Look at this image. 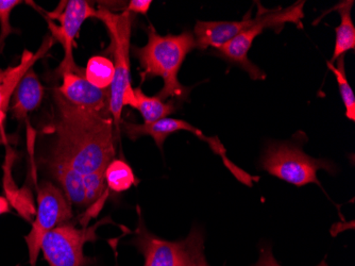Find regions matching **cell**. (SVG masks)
Returning <instances> with one entry per match:
<instances>
[{
    "label": "cell",
    "mask_w": 355,
    "mask_h": 266,
    "mask_svg": "<svg viewBox=\"0 0 355 266\" xmlns=\"http://www.w3.org/2000/svg\"><path fill=\"white\" fill-rule=\"evenodd\" d=\"M114 76V63L103 56L92 57L87 62V69H85V79L97 89H110Z\"/></svg>",
    "instance_id": "obj_19"
},
{
    "label": "cell",
    "mask_w": 355,
    "mask_h": 266,
    "mask_svg": "<svg viewBox=\"0 0 355 266\" xmlns=\"http://www.w3.org/2000/svg\"><path fill=\"white\" fill-rule=\"evenodd\" d=\"M35 219L25 241L29 253L30 266H37L42 241L51 230L67 224L73 217L71 203L61 189L44 181L37 188Z\"/></svg>",
    "instance_id": "obj_6"
},
{
    "label": "cell",
    "mask_w": 355,
    "mask_h": 266,
    "mask_svg": "<svg viewBox=\"0 0 355 266\" xmlns=\"http://www.w3.org/2000/svg\"><path fill=\"white\" fill-rule=\"evenodd\" d=\"M260 167L269 175L296 187L315 183L321 189L317 172L324 169L331 175L336 172L332 162L310 157L301 146L292 142H269L261 157Z\"/></svg>",
    "instance_id": "obj_5"
},
{
    "label": "cell",
    "mask_w": 355,
    "mask_h": 266,
    "mask_svg": "<svg viewBox=\"0 0 355 266\" xmlns=\"http://www.w3.org/2000/svg\"><path fill=\"white\" fill-rule=\"evenodd\" d=\"M257 16L251 17V11L245 15L241 21L205 22L198 21L195 26V42L196 48L205 51L209 47L219 49L231 40L246 31L257 24Z\"/></svg>",
    "instance_id": "obj_12"
},
{
    "label": "cell",
    "mask_w": 355,
    "mask_h": 266,
    "mask_svg": "<svg viewBox=\"0 0 355 266\" xmlns=\"http://www.w3.org/2000/svg\"><path fill=\"white\" fill-rule=\"evenodd\" d=\"M327 65L336 78L338 90H340L343 103H344L345 109H346L347 119H350L351 122H355V97L346 75L345 56L340 57V59H337V67H335L334 64L330 63L329 61L327 62Z\"/></svg>",
    "instance_id": "obj_20"
},
{
    "label": "cell",
    "mask_w": 355,
    "mask_h": 266,
    "mask_svg": "<svg viewBox=\"0 0 355 266\" xmlns=\"http://www.w3.org/2000/svg\"><path fill=\"white\" fill-rule=\"evenodd\" d=\"M252 266H282L278 263L276 258L273 256L271 247L269 245L263 246L260 251V257L257 263Z\"/></svg>",
    "instance_id": "obj_23"
},
{
    "label": "cell",
    "mask_w": 355,
    "mask_h": 266,
    "mask_svg": "<svg viewBox=\"0 0 355 266\" xmlns=\"http://www.w3.org/2000/svg\"><path fill=\"white\" fill-rule=\"evenodd\" d=\"M304 1H297L291 7L277 8L269 10L263 8L260 3H257V22L254 26L241 32L234 39L223 47L216 49L215 53L223 59L227 60L229 63L235 64L241 69L248 73L252 80H264L266 78L264 72L249 60L248 53L252 47L255 38L262 35L266 29H275L280 32L286 24H296L301 27V19H303V8Z\"/></svg>",
    "instance_id": "obj_4"
},
{
    "label": "cell",
    "mask_w": 355,
    "mask_h": 266,
    "mask_svg": "<svg viewBox=\"0 0 355 266\" xmlns=\"http://www.w3.org/2000/svg\"><path fill=\"white\" fill-rule=\"evenodd\" d=\"M55 103L57 139L47 164L73 169L85 181L89 176L105 174L115 157L113 119L71 105L57 90Z\"/></svg>",
    "instance_id": "obj_1"
},
{
    "label": "cell",
    "mask_w": 355,
    "mask_h": 266,
    "mask_svg": "<svg viewBox=\"0 0 355 266\" xmlns=\"http://www.w3.org/2000/svg\"><path fill=\"white\" fill-rule=\"evenodd\" d=\"M189 233L191 235V266H209L205 260V235L202 230L193 227Z\"/></svg>",
    "instance_id": "obj_22"
},
{
    "label": "cell",
    "mask_w": 355,
    "mask_h": 266,
    "mask_svg": "<svg viewBox=\"0 0 355 266\" xmlns=\"http://www.w3.org/2000/svg\"><path fill=\"white\" fill-rule=\"evenodd\" d=\"M96 19H101L111 39V51L113 53V63L115 67V76L110 91L111 103L110 111L114 123L117 135L121 130V113L123 109V98L132 92L130 72V40L132 32L135 14L123 11L121 13H113L105 8L96 10Z\"/></svg>",
    "instance_id": "obj_3"
},
{
    "label": "cell",
    "mask_w": 355,
    "mask_h": 266,
    "mask_svg": "<svg viewBox=\"0 0 355 266\" xmlns=\"http://www.w3.org/2000/svg\"><path fill=\"white\" fill-rule=\"evenodd\" d=\"M14 153L11 149H7V158L5 163V189L7 193V199L9 201L11 207L19 210V214L25 217L27 221L31 219L32 215L35 214V209L33 208L31 195L29 190H16L15 185L12 183L11 166L13 164Z\"/></svg>",
    "instance_id": "obj_17"
},
{
    "label": "cell",
    "mask_w": 355,
    "mask_h": 266,
    "mask_svg": "<svg viewBox=\"0 0 355 266\" xmlns=\"http://www.w3.org/2000/svg\"><path fill=\"white\" fill-rule=\"evenodd\" d=\"M148 42L144 47L133 46L135 57L141 66V82L155 77L162 78L164 85L157 97L166 101L177 98L187 101L189 88L181 85L178 79L179 71L187 56L196 48L195 37L191 31H184L179 35H159L153 25L147 28Z\"/></svg>",
    "instance_id": "obj_2"
},
{
    "label": "cell",
    "mask_w": 355,
    "mask_h": 266,
    "mask_svg": "<svg viewBox=\"0 0 355 266\" xmlns=\"http://www.w3.org/2000/svg\"><path fill=\"white\" fill-rule=\"evenodd\" d=\"M103 222L93 227L77 228L63 224L51 230L42 241L41 251L49 266H89L94 263L85 257L83 247L87 242L98 239L96 229Z\"/></svg>",
    "instance_id": "obj_7"
},
{
    "label": "cell",
    "mask_w": 355,
    "mask_h": 266,
    "mask_svg": "<svg viewBox=\"0 0 355 266\" xmlns=\"http://www.w3.org/2000/svg\"><path fill=\"white\" fill-rule=\"evenodd\" d=\"M151 3H153L151 0H131L128 3L127 9L125 11L130 12L135 15V14L146 15L147 12L150 9Z\"/></svg>",
    "instance_id": "obj_24"
},
{
    "label": "cell",
    "mask_w": 355,
    "mask_h": 266,
    "mask_svg": "<svg viewBox=\"0 0 355 266\" xmlns=\"http://www.w3.org/2000/svg\"><path fill=\"white\" fill-rule=\"evenodd\" d=\"M121 128H123L125 135L129 139L132 140V141H135V140L139 139V138L144 137V135H149V137L155 140V144H157V147L161 151H163L164 142L166 141L169 135L178 131L191 132L193 135L198 137L201 141L207 142L211 149L223 158V163H225V165L228 169L232 166V162L227 158L225 147H223L221 142L219 141L218 138L207 137L200 129L193 127V125L183 121V119L166 117V119H159V121L151 124H135L130 123V122H121Z\"/></svg>",
    "instance_id": "obj_10"
},
{
    "label": "cell",
    "mask_w": 355,
    "mask_h": 266,
    "mask_svg": "<svg viewBox=\"0 0 355 266\" xmlns=\"http://www.w3.org/2000/svg\"><path fill=\"white\" fill-rule=\"evenodd\" d=\"M123 107L130 106L135 108L143 116L144 124L155 123L159 119H166L167 116L175 113V103L171 101H163L159 97H150L141 91V88L133 89L131 93L123 98Z\"/></svg>",
    "instance_id": "obj_15"
},
{
    "label": "cell",
    "mask_w": 355,
    "mask_h": 266,
    "mask_svg": "<svg viewBox=\"0 0 355 266\" xmlns=\"http://www.w3.org/2000/svg\"><path fill=\"white\" fill-rule=\"evenodd\" d=\"M353 5L354 1L350 0V1H342L334 8V10H337L340 13V24L335 28L336 39H335L332 59L329 61L330 63H334L337 59L344 57L345 53L355 49V27L351 17Z\"/></svg>",
    "instance_id": "obj_16"
},
{
    "label": "cell",
    "mask_w": 355,
    "mask_h": 266,
    "mask_svg": "<svg viewBox=\"0 0 355 266\" xmlns=\"http://www.w3.org/2000/svg\"><path fill=\"white\" fill-rule=\"evenodd\" d=\"M62 85L57 88L60 95L71 105L98 115L112 117L110 111L111 91L94 87L85 79V69L62 73Z\"/></svg>",
    "instance_id": "obj_11"
},
{
    "label": "cell",
    "mask_w": 355,
    "mask_h": 266,
    "mask_svg": "<svg viewBox=\"0 0 355 266\" xmlns=\"http://www.w3.org/2000/svg\"><path fill=\"white\" fill-rule=\"evenodd\" d=\"M6 117V113H3V112L0 111V125L3 124V119H5Z\"/></svg>",
    "instance_id": "obj_26"
},
{
    "label": "cell",
    "mask_w": 355,
    "mask_h": 266,
    "mask_svg": "<svg viewBox=\"0 0 355 266\" xmlns=\"http://www.w3.org/2000/svg\"><path fill=\"white\" fill-rule=\"evenodd\" d=\"M53 43H55V39L53 37L47 38L37 53L24 51L19 65L7 69H0V111L7 113L10 99L19 85V81L23 79L29 69H33L35 62L44 57L49 51V48L53 47Z\"/></svg>",
    "instance_id": "obj_13"
},
{
    "label": "cell",
    "mask_w": 355,
    "mask_h": 266,
    "mask_svg": "<svg viewBox=\"0 0 355 266\" xmlns=\"http://www.w3.org/2000/svg\"><path fill=\"white\" fill-rule=\"evenodd\" d=\"M21 3L19 0H0V53H3L6 39L13 32H17L10 24V15L14 8Z\"/></svg>",
    "instance_id": "obj_21"
},
{
    "label": "cell",
    "mask_w": 355,
    "mask_h": 266,
    "mask_svg": "<svg viewBox=\"0 0 355 266\" xmlns=\"http://www.w3.org/2000/svg\"><path fill=\"white\" fill-rule=\"evenodd\" d=\"M96 17V10L85 0H69L61 13H48L47 22L51 30V37L60 42L64 48L63 61L59 66V73L79 69L73 61V45L85 19Z\"/></svg>",
    "instance_id": "obj_9"
},
{
    "label": "cell",
    "mask_w": 355,
    "mask_h": 266,
    "mask_svg": "<svg viewBox=\"0 0 355 266\" xmlns=\"http://www.w3.org/2000/svg\"><path fill=\"white\" fill-rule=\"evenodd\" d=\"M107 189L115 193H123L137 185V177L127 162L121 159L112 160L105 173Z\"/></svg>",
    "instance_id": "obj_18"
},
{
    "label": "cell",
    "mask_w": 355,
    "mask_h": 266,
    "mask_svg": "<svg viewBox=\"0 0 355 266\" xmlns=\"http://www.w3.org/2000/svg\"><path fill=\"white\" fill-rule=\"evenodd\" d=\"M10 211H11V205H10L9 201L3 196H0V215Z\"/></svg>",
    "instance_id": "obj_25"
},
{
    "label": "cell",
    "mask_w": 355,
    "mask_h": 266,
    "mask_svg": "<svg viewBox=\"0 0 355 266\" xmlns=\"http://www.w3.org/2000/svg\"><path fill=\"white\" fill-rule=\"evenodd\" d=\"M139 222L129 243L144 256V266H191V235L183 241L171 242L161 239L149 231L137 207Z\"/></svg>",
    "instance_id": "obj_8"
},
{
    "label": "cell",
    "mask_w": 355,
    "mask_h": 266,
    "mask_svg": "<svg viewBox=\"0 0 355 266\" xmlns=\"http://www.w3.org/2000/svg\"><path fill=\"white\" fill-rule=\"evenodd\" d=\"M44 97V87L33 69H29L19 81L12 95L11 112L14 117L23 121L28 114L39 108Z\"/></svg>",
    "instance_id": "obj_14"
}]
</instances>
